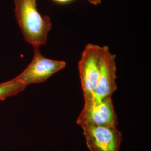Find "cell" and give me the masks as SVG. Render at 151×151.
I'll list each match as a JSON object with an SVG mask.
<instances>
[{
	"instance_id": "obj_1",
	"label": "cell",
	"mask_w": 151,
	"mask_h": 151,
	"mask_svg": "<svg viewBox=\"0 0 151 151\" xmlns=\"http://www.w3.org/2000/svg\"><path fill=\"white\" fill-rule=\"evenodd\" d=\"M15 15L22 35L32 47L47 44L52 27L50 16H42L37 8V0H14Z\"/></svg>"
},
{
	"instance_id": "obj_2",
	"label": "cell",
	"mask_w": 151,
	"mask_h": 151,
	"mask_svg": "<svg viewBox=\"0 0 151 151\" xmlns=\"http://www.w3.org/2000/svg\"><path fill=\"white\" fill-rule=\"evenodd\" d=\"M102 47L87 44L78 63L84 105L92 103L99 75Z\"/></svg>"
},
{
	"instance_id": "obj_3",
	"label": "cell",
	"mask_w": 151,
	"mask_h": 151,
	"mask_svg": "<svg viewBox=\"0 0 151 151\" xmlns=\"http://www.w3.org/2000/svg\"><path fill=\"white\" fill-rule=\"evenodd\" d=\"M33 49L34 55L31 63L15 77L27 86L45 82L52 76L64 69L67 65L63 60H51L44 57L38 47H34Z\"/></svg>"
},
{
	"instance_id": "obj_4",
	"label": "cell",
	"mask_w": 151,
	"mask_h": 151,
	"mask_svg": "<svg viewBox=\"0 0 151 151\" xmlns=\"http://www.w3.org/2000/svg\"><path fill=\"white\" fill-rule=\"evenodd\" d=\"M86 145L90 151H119L122 134L118 127L82 125Z\"/></svg>"
},
{
	"instance_id": "obj_5",
	"label": "cell",
	"mask_w": 151,
	"mask_h": 151,
	"mask_svg": "<svg viewBox=\"0 0 151 151\" xmlns=\"http://www.w3.org/2000/svg\"><path fill=\"white\" fill-rule=\"evenodd\" d=\"M115 60L116 55L110 51L108 46H103L99 75L92 103L112 97L117 90V70Z\"/></svg>"
},
{
	"instance_id": "obj_6",
	"label": "cell",
	"mask_w": 151,
	"mask_h": 151,
	"mask_svg": "<svg viewBox=\"0 0 151 151\" xmlns=\"http://www.w3.org/2000/svg\"><path fill=\"white\" fill-rule=\"evenodd\" d=\"M76 123L80 126L93 125L97 126L118 127V121L114 107L112 97L84 105Z\"/></svg>"
},
{
	"instance_id": "obj_7",
	"label": "cell",
	"mask_w": 151,
	"mask_h": 151,
	"mask_svg": "<svg viewBox=\"0 0 151 151\" xmlns=\"http://www.w3.org/2000/svg\"><path fill=\"white\" fill-rule=\"evenodd\" d=\"M27 86L25 84L15 78L0 84V100H4L7 97L16 95L24 91Z\"/></svg>"
},
{
	"instance_id": "obj_8",
	"label": "cell",
	"mask_w": 151,
	"mask_h": 151,
	"mask_svg": "<svg viewBox=\"0 0 151 151\" xmlns=\"http://www.w3.org/2000/svg\"><path fill=\"white\" fill-rule=\"evenodd\" d=\"M52 1H53L55 3L58 4H68L70 2L74 1V0H52Z\"/></svg>"
},
{
	"instance_id": "obj_9",
	"label": "cell",
	"mask_w": 151,
	"mask_h": 151,
	"mask_svg": "<svg viewBox=\"0 0 151 151\" xmlns=\"http://www.w3.org/2000/svg\"><path fill=\"white\" fill-rule=\"evenodd\" d=\"M88 1L91 5L95 6L98 5L101 2V0H88Z\"/></svg>"
}]
</instances>
